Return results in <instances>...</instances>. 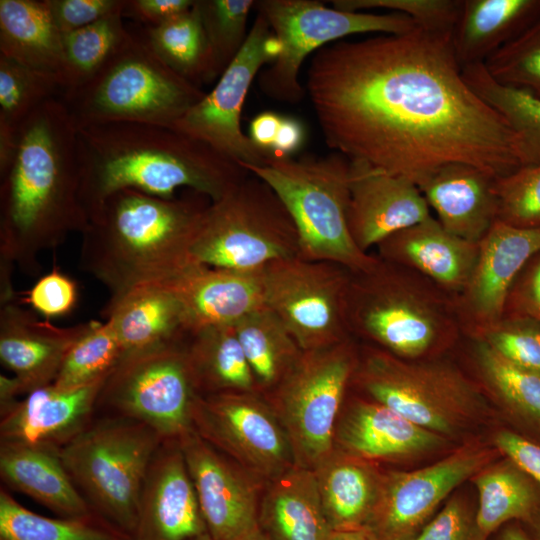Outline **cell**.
Returning <instances> with one entry per match:
<instances>
[{
    "mask_svg": "<svg viewBox=\"0 0 540 540\" xmlns=\"http://www.w3.org/2000/svg\"><path fill=\"white\" fill-rule=\"evenodd\" d=\"M306 92L330 149L416 185L450 163L500 178L540 162L467 84L450 35L416 28L328 44L310 62Z\"/></svg>",
    "mask_w": 540,
    "mask_h": 540,
    "instance_id": "6da1fadb",
    "label": "cell"
},
{
    "mask_svg": "<svg viewBox=\"0 0 540 540\" xmlns=\"http://www.w3.org/2000/svg\"><path fill=\"white\" fill-rule=\"evenodd\" d=\"M89 222L80 197L77 126L60 97L40 105L19 130L0 174V260L41 272L39 254Z\"/></svg>",
    "mask_w": 540,
    "mask_h": 540,
    "instance_id": "7a4b0ae2",
    "label": "cell"
},
{
    "mask_svg": "<svg viewBox=\"0 0 540 540\" xmlns=\"http://www.w3.org/2000/svg\"><path fill=\"white\" fill-rule=\"evenodd\" d=\"M80 197L88 217L111 194L133 189L171 199L180 188L217 201L250 173L171 127L108 122L77 127Z\"/></svg>",
    "mask_w": 540,
    "mask_h": 540,
    "instance_id": "3957f363",
    "label": "cell"
},
{
    "mask_svg": "<svg viewBox=\"0 0 540 540\" xmlns=\"http://www.w3.org/2000/svg\"><path fill=\"white\" fill-rule=\"evenodd\" d=\"M212 201L193 190L165 199L133 189L108 196L81 233L79 265L111 292L175 279Z\"/></svg>",
    "mask_w": 540,
    "mask_h": 540,
    "instance_id": "277c9868",
    "label": "cell"
},
{
    "mask_svg": "<svg viewBox=\"0 0 540 540\" xmlns=\"http://www.w3.org/2000/svg\"><path fill=\"white\" fill-rule=\"evenodd\" d=\"M346 321L352 338L409 360L437 357L464 337L452 296L379 257L369 269L351 272Z\"/></svg>",
    "mask_w": 540,
    "mask_h": 540,
    "instance_id": "5b68a950",
    "label": "cell"
},
{
    "mask_svg": "<svg viewBox=\"0 0 540 540\" xmlns=\"http://www.w3.org/2000/svg\"><path fill=\"white\" fill-rule=\"evenodd\" d=\"M242 167L268 184L286 207L298 233L299 257L337 263L351 272L377 262L349 231L350 160L344 155L268 157L263 165Z\"/></svg>",
    "mask_w": 540,
    "mask_h": 540,
    "instance_id": "8992f818",
    "label": "cell"
},
{
    "mask_svg": "<svg viewBox=\"0 0 540 540\" xmlns=\"http://www.w3.org/2000/svg\"><path fill=\"white\" fill-rule=\"evenodd\" d=\"M205 94L168 67L139 32L130 31L92 78L60 98L77 127L134 122L172 128Z\"/></svg>",
    "mask_w": 540,
    "mask_h": 540,
    "instance_id": "52a82bcc",
    "label": "cell"
},
{
    "mask_svg": "<svg viewBox=\"0 0 540 540\" xmlns=\"http://www.w3.org/2000/svg\"><path fill=\"white\" fill-rule=\"evenodd\" d=\"M351 386L446 438L478 423L489 410L476 380L439 356L409 360L365 344Z\"/></svg>",
    "mask_w": 540,
    "mask_h": 540,
    "instance_id": "ba28073f",
    "label": "cell"
},
{
    "mask_svg": "<svg viewBox=\"0 0 540 540\" xmlns=\"http://www.w3.org/2000/svg\"><path fill=\"white\" fill-rule=\"evenodd\" d=\"M164 442L140 422L100 415L59 453L91 508L131 536L148 469Z\"/></svg>",
    "mask_w": 540,
    "mask_h": 540,
    "instance_id": "9c48e42d",
    "label": "cell"
},
{
    "mask_svg": "<svg viewBox=\"0 0 540 540\" xmlns=\"http://www.w3.org/2000/svg\"><path fill=\"white\" fill-rule=\"evenodd\" d=\"M192 255L196 262L211 267L260 270L271 262L299 256V237L277 194L250 174L210 203Z\"/></svg>",
    "mask_w": 540,
    "mask_h": 540,
    "instance_id": "30bf717a",
    "label": "cell"
},
{
    "mask_svg": "<svg viewBox=\"0 0 540 540\" xmlns=\"http://www.w3.org/2000/svg\"><path fill=\"white\" fill-rule=\"evenodd\" d=\"M354 338L303 351L268 394L289 439L294 462L312 469L335 446L334 435L357 366Z\"/></svg>",
    "mask_w": 540,
    "mask_h": 540,
    "instance_id": "8fae6325",
    "label": "cell"
},
{
    "mask_svg": "<svg viewBox=\"0 0 540 540\" xmlns=\"http://www.w3.org/2000/svg\"><path fill=\"white\" fill-rule=\"evenodd\" d=\"M255 8L279 42V53L258 75L267 97L296 104L306 90L299 74L309 54L356 34H403L419 28L409 17L390 12H353L329 8L316 0H261Z\"/></svg>",
    "mask_w": 540,
    "mask_h": 540,
    "instance_id": "7c38bea8",
    "label": "cell"
},
{
    "mask_svg": "<svg viewBox=\"0 0 540 540\" xmlns=\"http://www.w3.org/2000/svg\"><path fill=\"white\" fill-rule=\"evenodd\" d=\"M186 338L125 355L105 379L96 413L128 418L179 441L193 428L198 393L189 367Z\"/></svg>",
    "mask_w": 540,
    "mask_h": 540,
    "instance_id": "4fadbf2b",
    "label": "cell"
},
{
    "mask_svg": "<svg viewBox=\"0 0 540 540\" xmlns=\"http://www.w3.org/2000/svg\"><path fill=\"white\" fill-rule=\"evenodd\" d=\"M262 276L265 305L304 351L352 338L346 321L350 270L297 256L267 264Z\"/></svg>",
    "mask_w": 540,
    "mask_h": 540,
    "instance_id": "5bb4252c",
    "label": "cell"
},
{
    "mask_svg": "<svg viewBox=\"0 0 540 540\" xmlns=\"http://www.w3.org/2000/svg\"><path fill=\"white\" fill-rule=\"evenodd\" d=\"M279 42L265 17L257 12L247 39L214 88L172 127L197 139L241 166H260L268 156L241 128L242 108L253 80L274 61Z\"/></svg>",
    "mask_w": 540,
    "mask_h": 540,
    "instance_id": "9a60e30c",
    "label": "cell"
},
{
    "mask_svg": "<svg viewBox=\"0 0 540 540\" xmlns=\"http://www.w3.org/2000/svg\"><path fill=\"white\" fill-rule=\"evenodd\" d=\"M192 419L200 437L262 482L295 464L287 434L260 392L200 395Z\"/></svg>",
    "mask_w": 540,
    "mask_h": 540,
    "instance_id": "2e32d148",
    "label": "cell"
},
{
    "mask_svg": "<svg viewBox=\"0 0 540 540\" xmlns=\"http://www.w3.org/2000/svg\"><path fill=\"white\" fill-rule=\"evenodd\" d=\"M499 450L468 443L429 466L383 474L366 525L378 540H412L453 490L497 459Z\"/></svg>",
    "mask_w": 540,
    "mask_h": 540,
    "instance_id": "e0dca14e",
    "label": "cell"
},
{
    "mask_svg": "<svg viewBox=\"0 0 540 540\" xmlns=\"http://www.w3.org/2000/svg\"><path fill=\"white\" fill-rule=\"evenodd\" d=\"M178 443L212 539L242 540L257 529L263 482L194 430Z\"/></svg>",
    "mask_w": 540,
    "mask_h": 540,
    "instance_id": "ac0fdd59",
    "label": "cell"
},
{
    "mask_svg": "<svg viewBox=\"0 0 540 540\" xmlns=\"http://www.w3.org/2000/svg\"><path fill=\"white\" fill-rule=\"evenodd\" d=\"M478 244L468 284L454 298L464 336L476 334L503 317L513 283L540 251V226L521 228L497 220Z\"/></svg>",
    "mask_w": 540,
    "mask_h": 540,
    "instance_id": "d6986e66",
    "label": "cell"
},
{
    "mask_svg": "<svg viewBox=\"0 0 540 540\" xmlns=\"http://www.w3.org/2000/svg\"><path fill=\"white\" fill-rule=\"evenodd\" d=\"M418 186L410 179L360 161H350L347 220L364 252L392 234L431 217Z\"/></svg>",
    "mask_w": 540,
    "mask_h": 540,
    "instance_id": "ffe728a7",
    "label": "cell"
},
{
    "mask_svg": "<svg viewBox=\"0 0 540 540\" xmlns=\"http://www.w3.org/2000/svg\"><path fill=\"white\" fill-rule=\"evenodd\" d=\"M207 533L177 441H165L148 469L131 540H193Z\"/></svg>",
    "mask_w": 540,
    "mask_h": 540,
    "instance_id": "44dd1931",
    "label": "cell"
},
{
    "mask_svg": "<svg viewBox=\"0 0 540 540\" xmlns=\"http://www.w3.org/2000/svg\"><path fill=\"white\" fill-rule=\"evenodd\" d=\"M89 326L90 321L54 325L17 301L0 305V360L13 373L21 395L53 384L68 351Z\"/></svg>",
    "mask_w": 540,
    "mask_h": 540,
    "instance_id": "7402d4cb",
    "label": "cell"
},
{
    "mask_svg": "<svg viewBox=\"0 0 540 540\" xmlns=\"http://www.w3.org/2000/svg\"><path fill=\"white\" fill-rule=\"evenodd\" d=\"M343 413L335 428V446L372 462L416 458L446 443V437L368 397L353 398Z\"/></svg>",
    "mask_w": 540,
    "mask_h": 540,
    "instance_id": "603a6c76",
    "label": "cell"
},
{
    "mask_svg": "<svg viewBox=\"0 0 540 540\" xmlns=\"http://www.w3.org/2000/svg\"><path fill=\"white\" fill-rule=\"evenodd\" d=\"M105 380L74 389H35L0 416V441L61 448L93 420Z\"/></svg>",
    "mask_w": 540,
    "mask_h": 540,
    "instance_id": "cb8c5ba5",
    "label": "cell"
},
{
    "mask_svg": "<svg viewBox=\"0 0 540 540\" xmlns=\"http://www.w3.org/2000/svg\"><path fill=\"white\" fill-rule=\"evenodd\" d=\"M262 269L240 271L195 262L171 280L182 303L187 334L235 324L265 306Z\"/></svg>",
    "mask_w": 540,
    "mask_h": 540,
    "instance_id": "d4e9b609",
    "label": "cell"
},
{
    "mask_svg": "<svg viewBox=\"0 0 540 540\" xmlns=\"http://www.w3.org/2000/svg\"><path fill=\"white\" fill-rule=\"evenodd\" d=\"M376 247L380 259L416 271L456 298L471 277L479 244L451 234L431 216Z\"/></svg>",
    "mask_w": 540,
    "mask_h": 540,
    "instance_id": "484cf974",
    "label": "cell"
},
{
    "mask_svg": "<svg viewBox=\"0 0 540 540\" xmlns=\"http://www.w3.org/2000/svg\"><path fill=\"white\" fill-rule=\"evenodd\" d=\"M496 179L477 167L450 163L431 172L417 186L445 230L479 243L498 220Z\"/></svg>",
    "mask_w": 540,
    "mask_h": 540,
    "instance_id": "4316f807",
    "label": "cell"
},
{
    "mask_svg": "<svg viewBox=\"0 0 540 540\" xmlns=\"http://www.w3.org/2000/svg\"><path fill=\"white\" fill-rule=\"evenodd\" d=\"M102 315L113 327L124 356L188 336L182 303L171 280L111 294Z\"/></svg>",
    "mask_w": 540,
    "mask_h": 540,
    "instance_id": "83f0119b",
    "label": "cell"
},
{
    "mask_svg": "<svg viewBox=\"0 0 540 540\" xmlns=\"http://www.w3.org/2000/svg\"><path fill=\"white\" fill-rule=\"evenodd\" d=\"M0 477L9 490L25 494L58 516L95 512L69 475L59 448L0 441Z\"/></svg>",
    "mask_w": 540,
    "mask_h": 540,
    "instance_id": "f1b7e54d",
    "label": "cell"
},
{
    "mask_svg": "<svg viewBox=\"0 0 540 540\" xmlns=\"http://www.w3.org/2000/svg\"><path fill=\"white\" fill-rule=\"evenodd\" d=\"M312 470L330 529L366 527L384 474L375 462L334 446Z\"/></svg>",
    "mask_w": 540,
    "mask_h": 540,
    "instance_id": "f546056e",
    "label": "cell"
},
{
    "mask_svg": "<svg viewBox=\"0 0 540 540\" xmlns=\"http://www.w3.org/2000/svg\"><path fill=\"white\" fill-rule=\"evenodd\" d=\"M0 54L66 87L63 33L47 0H0Z\"/></svg>",
    "mask_w": 540,
    "mask_h": 540,
    "instance_id": "4dcf8cb0",
    "label": "cell"
},
{
    "mask_svg": "<svg viewBox=\"0 0 540 540\" xmlns=\"http://www.w3.org/2000/svg\"><path fill=\"white\" fill-rule=\"evenodd\" d=\"M259 526L270 540H327L331 529L312 469L294 464L267 482Z\"/></svg>",
    "mask_w": 540,
    "mask_h": 540,
    "instance_id": "1f68e13d",
    "label": "cell"
},
{
    "mask_svg": "<svg viewBox=\"0 0 540 540\" xmlns=\"http://www.w3.org/2000/svg\"><path fill=\"white\" fill-rule=\"evenodd\" d=\"M540 18V0H462L451 34L462 67L483 63Z\"/></svg>",
    "mask_w": 540,
    "mask_h": 540,
    "instance_id": "d6a6232c",
    "label": "cell"
},
{
    "mask_svg": "<svg viewBox=\"0 0 540 540\" xmlns=\"http://www.w3.org/2000/svg\"><path fill=\"white\" fill-rule=\"evenodd\" d=\"M464 337L469 341L474 379L486 397L540 437V376L514 366L484 340Z\"/></svg>",
    "mask_w": 540,
    "mask_h": 540,
    "instance_id": "836d02e7",
    "label": "cell"
},
{
    "mask_svg": "<svg viewBox=\"0 0 540 540\" xmlns=\"http://www.w3.org/2000/svg\"><path fill=\"white\" fill-rule=\"evenodd\" d=\"M471 479L478 492L476 521L486 540L502 526L514 521L524 524L540 511V486L506 456Z\"/></svg>",
    "mask_w": 540,
    "mask_h": 540,
    "instance_id": "e575fe53",
    "label": "cell"
},
{
    "mask_svg": "<svg viewBox=\"0 0 540 540\" xmlns=\"http://www.w3.org/2000/svg\"><path fill=\"white\" fill-rule=\"evenodd\" d=\"M185 349L200 395L231 391L259 392L237 337L235 324L207 327L189 334Z\"/></svg>",
    "mask_w": 540,
    "mask_h": 540,
    "instance_id": "d590c367",
    "label": "cell"
},
{
    "mask_svg": "<svg viewBox=\"0 0 540 540\" xmlns=\"http://www.w3.org/2000/svg\"><path fill=\"white\" fill-rule=\"evenodd\" d=\"M235 330L257 390L263 395L282 381L304 351L266 305L236 322Z\"/></svg>",
    "mask_w": 540,
    "mask_h": 540,
    "instance_id": "8d00e7d4",
    "label": "cell"
},
{
    "mask_svg": "<svg viewBox=\"0 0 540 540\" xmlns=\"http://www.w3.org/2000/svg\"><path fill=\"white\" fill-rule=\"evenodd\" d=\"M139 33L174 72L200 87L218 77L212 51L196 5L187 12Z\"/></svg>",
    "mask_w": 540,
    "mask_h": 540,
    "instance_id": "74e56055",
    "label": "cell"
},
{
    "mask_svg": "<svg viewBox=\"0 0 540 540\" xmlns=\"http://www.w3.org/2000/svg\"><path fill=\"white\" fill-rule=\"evenodd\" d=\"M0 540H131L98 513L79 517H47L21 505L0 489Z\"/></svg>",
    "mask_w": 540,
    "mask_h": 540,
    "instance_id": "f35d334b",
    "label": "cell"
},
{
    "mask_svg": "<svg viewBox=\"0 0 540 540\" xmlns=\"http://www.w3.org/2000/svg\"><path fill=\"white\" fill-rule=\"evenodd\" d=\"M61 95L54 80L0 54V174L13 158L24 122L45 101Z\"/></svg>",
    "mask_w": 540,
    "mask_h": 540,
    "instance_id": "ab89813d",
    "label": "cell"
},
{
    "mask_svg": "<svg viewBox=\"0 0 540 540\" xmlns=\"http://www.w3.org/2000/svg\"><path fill=\"white\" fill-rule=\"evenodd\" d=\"M123 19V13H115L63 34L66 65L63 94L92 78L123 44L130 34Z\"/></svg>",
    "mask_w": 540,
    "mask_h": 540,
    "instance_id": "60d3db41",
    "label": "cell"
},
{
    "mask_svg": "<svg viewBox=\"0 0 540 540\" xmlns=\"http://www.w3.org/2000/svg\"><path fill=\"white\" fill-rule=\"evenodd\" d=\"M123 356L110 323L90 321L88 330L65 356L53 384L62 389H74L105 380Z\"/></svg>",
    "mask_w": 540,
    "mask_h": 540,
    "instance_id": "b9f144b4",
    "label": "cell"
},
{
    "mask_svg": "<svg viewBox=\"0 0 540 540\" xmlns=\"http://www.w3.org/2000/svg\"><path fill=\"white\" fill-rule=\"evenodd\" d=\"M254 0H196L218 77L242 49Z\"/></svg>",
    "mask_w": 540,
    "mask_h": 540,
    "instance_id": "7bdbcfd3",
    "label": "cell"
},
{
    "mask_svg": "<svg viewBox=\"0 0 540 540\" xmlns=\"http://www.w3.org/2000/svg\"><path fill=\"white\" fill-rule=\"evenodd\" d=\"M467 84L488 104L522 132L540 152V100L503 86L487 72L483 63L462 67Z\"/></svg>",
    "mask_w": 540,
    "mask_h": 540,
    "instance_id": "ee69618b",
    "label": "cell"
},
{
    "mask_svg": "<svg viewBox=\"0 0 540 540\" xmlns=\"http://www.w3.org/2000/svg\"><path fill=\"white\" fill-rule=\"evenodd\" d=\"M499 84L540 100V18L483 62Z\"/></svg>",
    "mask_w": 540,
    "mask_h": 540,
    "instance_id": "f6af8a7d",
    "label": "cell"
},
{
    "mask_svg": "<svg viewBox=\"0 0 540 540\" xmlns=\"http://www.w3.org/2000/svg\"><path fill=\"white\" fill-rule=\"evenodd\" d=\"M478 337L514 366L540 376V323L530 317L504 314L495 324L468 335Z\"/></svg>",
    "mask_w": 540,
    "mask_h": 540,
    "instance_id": "bcb514c9",
    "label": "cell"
},
{
    "mask_svg": "<svg viewBox=\"0 0 540 540\" xmlns=\"http://www.w3.org/2000/svg\"><path fill=\"white\" fill-rule=\"evenodd\" d=\"M498 220L512 226H540V162L497 178Z\"/></svg>",
    "mask_w": 540,
    "mask_h": 540,
    "instance_id": "7dc6e473",
    "label": "cell"
},
{
    "mask_svg": "<svg viewBox=\"0 0 540 540\" xmlns=\"http://www.w3.org/2000/svg\"><path fill=\"white\" fill-rule=\"evenodd\" d=\"M332 5L345 11L383 10L402 14L411 18L423 30L451 36L462 0H334Z\"/></svg>",
    "mask_w": 540,
    "mask_h": 540,
    "instance_id": "c3c4849f",
    "label": "cell"
},
{
    "mask_svg": "<svg viewBox=\"0 0 540 540\" xmlns=\"http://www.w3.org/2000/svg\"><path fill=\"white\" fill-rule=\"evenodd\" d=\"M412 540H486L476 510L463 495L451 497Z\"/></svg>",
    "mask_w": 540,
    "mask_h": 540,
    "instance_id": "681fc988",
    "label": "cell"
},
{
    "mask_svg": "<svg viewBox=\"0 0 540 540\" xmlns=\"http://www.w3.org/2000/svg\"><path fill=\"white\" fill-rule=\"evenodd\" d=\"M77 295L76 283L58 269H53L36 281L23 302L50 320L69 313L76 305Z\"/></svg>",
    "mask_w": 540,
    "mask_h": 540,
    "instance_id": "f907efd6",
    "label": "cell"
},
{
    "mask_svg": "<svg viewBox=\"0 0 540 540\" xmlns=\"http://www.w3.org/2000/svg\"><path fill=\"white\" fill-rule=\"evenodd\" d=\"M47 3L55 25L65 34L123 13L126 0H47Z\"/></svg>",
    "mask_w": 540,
    "mask_h": 540,
    "instance_id": "816d5d0a",
    "label": "cell"
},
{
    "mask_svg": "<svg viewBox=\"0 0 540 540\" xmlns=\"http://www.w3.org/2000/svg\"><path fill=\"white\" fill-rule=\"evenodd\" d=\"M504 314L523 315L540 323V251L530 258L517 276Z\"/></svg>",
    "mask_w": 540,
    "mask_h": 540,
    "instance_id": "f5cc1de1",
    "label": "cell"
},
{
    "mask_svg": "<svg viewBox=\"0 0 540 540\" xmlns=\"http://www.w3.org/2000/svg\"><path fill=\"white\" fill-rule=\"evenodd\" d=\"M494 444L540 486V444L508 430L498 432Z\"/></svg>",
    "mask_w": 540,
    "mask_h": 540,
    "instance_id": "db71d44e",
    "label": "cell"
},
{
    "mask_svg": "<svg viewBox=\"0 0 540 540\" xmlns=\"http://www.w3.org/2000/svg\"><path fill=\"white\" fill-rule=\"evenodd\" d=\"M194 3L195 0H126L123 16L154 27L187 12Z\"/></svg>",
    "mask_w": 540,
    "mask_h": 540,
    "instance_id": "11a10c76",
    "label": "cell"
},
{
    "mask_svg": "<svg viewBox=\"0 0 540 540\" xmlns=\"http://www.w3.org/2000/svg\"><path fill=\"white\" fill-rule=\"evenodd\" d=\"M306 131L302 122L293 116L282 115L278 134L269 157L291 158L303 146Z\"/></svg>",
    "mask_w": 540,
    "mask_h": 540,
    "instance_id": "9f6ffc18",
    "label": "cell"
},
{
    "mask_svg": "<svg viewBox=\"0 0 540 540\" xmlns=\"http://www.w3.org/2000/svg\"><path fill=\"white\" fill-rule=\"evenodd\" d=\"M282 115L265 111L256 115L249 126V138L268 157L275 143Z\"/></svg>",
    "mask_w": 540,
    "mask_h": 540,
    "instance_id": "6f0895ef",
    "label": "cell"
},
{
    "mask_svg": "<svg viewBox=\"0 0 540 540\" xmlns=\"http://www.w3.org/2000/svg\"><path fill=\"white\" fill-rule=\"evenodd\" d=\"M21 395L16 379L6 375H0V416L7 413L19 400Z\"/></svg>",
    "mask_w": 540,
    "mask_h": 540,
    "instance_id": "680465c9",
    "label": "cell"
},
{
    "mask_svg": "<svg viewBox=\"0 0 540 540\" xmlns=\"http://www.w3.org/2000/svg\"><path fill=\"white\" fill-rule=\"evenodd\" d=\"M327 540H378L366 527L349 530H331Z\"/></svg>",
    "mask_w": 540,
    "mask_h": 540,
    "instance_id": "91938a15",
    "label": "cell"
},
{
    "mask_svg": "<svg viewBox=\"0 0 540 540\" xmlns=\"http://www.w3.org/2000/svg\"><path fill=\"white\" fill-rule=\"evenodd\" d=\"M494 540H533L526 528L514 521L498 530Z\"/></svg>",
    "mask_w": 540,
    "mask_h": 540,
    "instance_id": "94428289",
    "label": "cell"
},
{
    "mask_svg": "<svg viewBox=\"0 0 540 540\" xmlns=\"http://www.w3.org/2000/svg\"><path fill=\"white\" fill-rule=\"evenodd\" d=\"M524 526L533 540H540V511L524 523Z\"/></svg>",
    "mask_w": 540,
    "mask_h": 540,
    "instance_id": "6125c7cd",
    "label": "cell"
},
{
    "mask_svg": "<svg viewBox=\"0 0 540 540\" xmlns=\"http://www.w3.org/2000/svg\"><path fill=\"white\" fill-rule=\"evenodd\" d=\"M242 540H270V538L265 534V532L259 526L257 529L252 531Z\"/></svg>",
    "mask_w": 540,
    "mask_h": 540,
    "instance_id": "be15d7a7",
    "label": "cell"
},
{
    "mask_svg": "<svg viewBox=\"0 0 540 540\" xmlns=\"http://www.w3.org/2000/svg\"><path fill=\"white\" fill-rule=\"evenodd\" d=\"M193 540H213L212 537L208 533H204Z\"/></svg>",
    "mask_w": 540,
    "mask_h": 540,
    "instance_id": "e7e4bbea",
    "label": "cell"
}]
</instances>
